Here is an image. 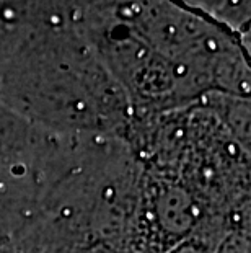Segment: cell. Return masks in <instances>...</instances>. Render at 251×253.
<instances>
[{
  "label": "cell",
  "mask_w": 251,
  "mask_h": 253,
  "mask_svg": "<svg viewBox=\"0 0 251 253\" xmlns=\"http://www.w3.org/2000/svg\"><path fill=\"white\" fill-rule=\"evenodd\" d=\"M0 106L59 136L122 137L134 121L124 91L72 26L30 33L0 66Z\"/></svg>",
  "instance_id": "7a4b0ae2"
},
{
  "label": "cell",
  "mask_w": 251,
  "mask_h": 253,
  "mask_svg": "<svg viewBox=\"0 0 251 253\" xmlns=\"http://www.w3.org/2000/svg\"><path fill=\"white\" fill-rule=\"evenodd\" d=\"M80 31L129 101L134 120L214 93L248 98L243 35L183 0H71Z\"/></svg>",
  "instance_id": "6da1fadb"
}]
</instances>
